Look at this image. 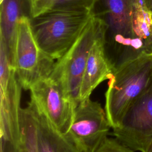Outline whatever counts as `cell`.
Masks as SVG:
<instances>
[{
    "instance_id": "4",
    "label": "cell",
    "mask_w": 152,
    "mask_h": 152,
    "mask_svg": "<svg viewBox=\"0 0 152 152\" xmlns=\"http://www.w3.org/2000/svg\"><path fill=\"white\" fill-rule=\"evenodd\" d=\"M102 31L100 23L91 16L72 46L55 61L49 76L71 100L75 107L80 103V87L90 50Z\"/></svg>"
},
{
    "instance_id": "18",
    "label": "cell",
    "mask_w": 152,
    "mask_h": 152,
    "mask_svg": "<svg viewBox=\"0 0 152 152\" xmlns=\"http://www.w3.org/2000/svg\"><path fill=\"white\" fill-rule=\"evenodd\" d=\"M145 152H152V141L150 144L147 151Z\"/></svg>"
},
{
    "instance_id": "2",
    "label": "cell",
    "mask_w": 152,
    "mask_h": 152,
    "mask_svg": "<svg viewBox=\"0 0 152 152\" xmlns=\"http://www.w3.org/2000/svg\"><path fill=\"white\" fill-rule=\"evenodd\" d=\"M152 84V53H144L113 70L105 93L104 110L112 129Z\"/></svg>"
},
{
    "instance_id": "6",
    "label": "cell",
    "mask_w": 152,
    "mask_h": 152,
    "mask_svg": "<svg viewBox=\"0 0 152 152\" xmlns=\"http://www.w3.org/2000/svg\"><path fill=\"white\" fill-rule=\"evenodd\" d=\"M22 86L2 43H0V137L19 143Z\"/></svg>"
},
{
    "instance_id": "8",
    "label": "cell",
    "mask_w": 152,
    "mask_h": 152,
    "mask_svg": "<svg viewBox=\"0 0 152 152\" xmlns=\"http://www.w3.org/2000/svg\"><path fill=\"white\" fill-rule=\"evenodd\" d=\"M111 134L134 151H147L152 141V84L129 106Z\"/></svg>"
},
{
    "instance_id": "15",
    "label": "cell",
    "mask_w": 152,
    "mask_h": 152,
    "mask_svg": "<svg viewBox=\"0 0 152 152\" xmlns=\"http://www.w3.org/2000/svg\"><path fill=\"white\" fill-rule=\"evenodd\" d=\"M96 152H135V151L121 142L115 137H107L100 145Z\"/></svg>"
},
{
    "instance_id": "14",
    "label": "cell",
    "mask_w": 152,
    "mask_h": 152,
    "mask_svg": "<svg viewBox=\"0 0 152 152\" xmlns=\"http://www.w3.org/2000/svg\"><path fill=\"white\" fill-rule=\"evenodd\" d=\"M20 126V152H38L36 122L33 115L28 106L21 109Z\"/></svg>"
},
{
    "instance_id": "19",
    "label": "cell",
    "mask_w": 152,
    "mask_h": 152,
    "mask_svg": "<svg viewBox=\"0 0 152 152\" xmlns=\"http://www.w3.org/2000/svg\"><path fill=\"white\" fill-rule=\"evenodd\" d=\"M39 1V0H32L33 3V2H36V1Z\"/></svg>"
},
{
    "instance_id": "16",
    "label": "cell",
    "mask_w": 152,
    "mask_h": 152,
    "mask_svg": "<svg viewBox=\"0 0 152 152\" xmlns=\"http://www.w3.org/2000/svg\"><path fill=\"white\" fill-rule=\"evenodd\" d=\"M1 152H20L19 146L9 141L1 142Z\"/></svg>"
},
{
    "instance_id": "9",
    "label": "cell",
    "mask_w": 152,
    "mask_h": 152,
    "mask_svg": "<svg viewBox=\"0 0 152 152\" xmlns=\"http://www.w3.org/2000/svg\"><path fill=\"white\" fill-rule=\"evenodd\" d=\"M29 90L30 100L45 114L59 131L66 134L75 106L61 88L49 77L35 83Z\"/></svg>"
},
{
    "instance_id": "5",
    "label": "cell",
    "mask_w": 152,
    "mask_h": 152,
    "mask_svg": "<svg viewBox=\"0 0 152 152\" xmlns=\"http://www.w3.org/2000/svg\"><path fill=\"white\" fill-rule=\"evenodd\" d=\"M30 18L24 16L18 22L12 63L17 79L25 90H29L37 81L49 77L56 61L39 49L31 30Z\"/></svg>"
},
{
    "instance_id": "3",
    "label": "cell",
    "mask_w": 152,
    "mask_h": 152,
    "mask_svg": "<svg viewBox=\"0 0 152 152\" xmlns=\"http://www.w3.org/2000/svg\"><path fill=\"white\" fill-rule=\"evenodd\" d=\"M91 13L48 12L30 18L31 30L40 51L56 61L78 38Z\"/></svg>"
},
{
    "instance_id": "13",
    "label": "cell",
    "mask_w": 152,
    "mask_h": 152,
    "mask_svg": "<svg viewBox=\"0 0 152 152\" xmlns=\"http://www.w3.org/2000/svg\"><path fill=\"white\" fill-rule=\"evenodd\" d=\"M95 1L39 0L33 3L32 17L45 12L54 11L90 13Z\"/></svg>"
},
{
    "instance_id": "10",
    "label": "cell",
    "mask_w": 152,
    "mask_h": 152,
    "mask_svg": "<svg viewBox=\"0 0 152 152\" xmlns=\"http://www.w3.org/2000/svg\"><path fill=\"white\" fill-rule=\"evenodd\" d=\"M113 72V68L105 53L102 31L94 40L88 56L80 87V102L90 98L93 91L103 81L108 80Z\"/></svg>"
},
{
    "instance_id": "1",
    "label": "cell",
    "mask_w": 152,
    "mask_h": 152,
    "mask_svg": "<svg viewBox=\"0 0 152 152\" xmlns=\"http://www.w3.org/2000/svg\"><path fill=\"white\" fill-rule=\"evenodd\" d=\"M90 13L100 23L105 53L113 70L152 53V12L141 0H96Z\"/></svg>"
},
{
    "instance_id": "11",
    "label": "cell",
    "mask_w": 152,
    "mask_h": 152,
    "mask_svg": "<svg viewBox=\"0 0 152 152\" xmlns=\"http://www.w3.org/2000/svg\"><path fill=\"white\" fill-rule=\"evenodd\" d=\"M32 0H0V42L12 65L18 24L23 17H32Z\"/></svg>"
},
{
    "instance_id": "12",
    "label": "cell",
    "mask_w": 152,
    "mask_h": 152,
    "mask_svg": "<svg viewBox=\"0 0 152 152\" xmlns=\"http://www.w3.org/2000/svg\"><path fill=\"white\" fill-rule=\"evenodd\" d=\"M27 106L36 122L38 152H81L70 138L59 131L31 100Z\"/></svg>"
},
{
    "instance_id": "7",
    "label": "cell",
    "mask_w": 152,
    "mask_h": 152,
    "mask_svg": "<svg viewBox=\"0 0 152 152\" xmlns=\"http://www.w3.org/2000/svg\"><path fill=\"white\" fill-rule=\"evenodd\" d=\"M110 128L105 110L100 103L89 98L75 107L66 135L81 152H96Z\"/></svg>"
},
{
    "instance_id": "17",
    "label": "cell",
    "mask_w": 152,
    "mask_h": 152,
    "mask_svg": "<svg viewBox=\"0 0 152 152\" xmlns=\"http://www.w3.org/2000/svg\"><path fill=\"white\" fill-rule=\"evenodd\" d=\"M145 7L152 12V0H141Z\"/></svg>"
}]
</instances>
